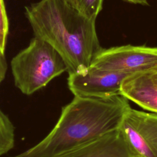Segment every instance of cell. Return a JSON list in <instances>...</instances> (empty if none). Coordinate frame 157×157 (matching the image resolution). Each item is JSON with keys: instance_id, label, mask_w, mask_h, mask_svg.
Wrapping results in <instances>:
<instances>
[{"instance_id": "6", "label": "cell", "mask_w": 157, "mask_h": 157, "mask_svg": "<svg viewBox=\"0 0 157 157\" xmlns=\"http://www.w3.org/2000/svg\"><path fill=\"white\" fill-rule=\"evenodd\" d=\"M131 75L89 67L83 73L69 75L67 85L74 96L107 98L120 94L123 81Z\"/></svg>"}, {"instance_id": "10", "label": "cell", "mask_w": 157, "mask_h": 157, "mask_svg": "<svg viewBox=\"0 0 157 157\" xmlns=\"http://www.w3.org/2000/svg\"><path fill=\"white\" fill-rule=\"evenodd\" d=\"M76 9L89 19L96 20L102 9L103 0H75Z\"/></svg>"}, {"instance_id": "9", "label": "cell", "mask_w": 157, "mask_h": 157, "mask_svg": "<svg viewBox=\"0 0 157 157\" xmlns=\"http://www.w3.org/2000/svg\"><path fill=\"white\" fill-rule=\"evenodd\" d=\"M15 144V128L0 109V156L12 150Z\"/></svg>"}, {"instance_id": "4", "label": "cell", "mask_w": 157, "mask_h": 157, "mask_svg": "<svg viewBox=\"0 0 157 157\" xmlns=\"http://www.w3.org/2000/svg\"><path fill=\"white\" fill-rule=\"evenodd\" d=\"M89 67L132 74L154 70L157 69V47L125 45L102 48Z\"/></svg>"}, {"instance_id": "11", "label": "cell", "mask_w": 157, "mask_h": 157, "mask_svg": "<svg viewBox=\"0 0 157 157\" xmlns=\"http://www.w3.org/2000/svg\"><path fill=\"white\" fill-rule=\"evenodd\" d=\"M9 33V21L4 0H0V48L5 51Z\"/></svg>"}, {"instance_id": "13", "label": "cell", "mask_w": 157, "mask_h": 157, "mask_svg": "<svg viewBox=\"0 0 157 157\" xmlns=\"http://www.w3.org/2000/svg\"><path fill=\"white\" fill-rule=\"evenodd\" d=\"M127 2L134 4H140L142 6H147L148 5V2L147 0H123Z\"/></svg>"}, {"instance_id": "8", "label": "cell", "mask_w": 157, "mask_h": 157, "mask_svg": "<svg viewBox=\"0 0 157 157\" xmlns=\"http://www.w3.org/2000/svg\"><path fill=\"white\" fill-rule=\"evenodd\" d=\"M120 94L142 108L157 113V72L155 69L126 77L121 83Z\"/></svg>"}, {"instance_id": "14", "label": "cell", "mask_w": 157, "mask_h": 157, "mask_svg": "<svg viewBox=\"0 0 157 157\" xmlns=\"http://www.w3.org/2000/svg\"><path fill=\"white\" fill-rule=\"evenodd\" d=\"M66 1H67L69 4H70L71 6H72L73 7L76 8V2H75V0H65Z\"/></svg>"}, {"instance_id": "15", "label": "cell", "mask_w": 157, "mask_h": 157, "mask_svg": "<svg viewBox=\"0 0 157 157\" xmlns=\"http://www.w3.org/2000/svg\"><path fill=\"white\" fill-rule=\"evenodd\" d=\"M155 71H156V72H157V69H155Z\"/></svg>"}, {"instance_id": "3", "label": "cell", "mask_w": 157, "mask_h": 157, "mask_svg": "<svg viewBox=\"0 0 157 157\" xmlns=\"http://www.w3.org/2000/svg\"><path fill=\"white\" fill-rule=\"evenodd\" d=\"M10 67L15 86L26 95L34 93L67 72L66 64L58 52L36 37L12 59Z\"/></svg>"}, {"instance_id": "7", "label": "cell", "mask_w": 157, "mask_h": 157, "mask_svg": "<svg viewBox=\"0 0 157 157\" xmlns=\"http://www.w3.org/2000/svg\"><path fill=\"white\" fill-rule=\"evenodd\" d=\"M53 157H134L118 129Z\"/></svg>"}, {"instance_id": "5", "label": "cell", "mask_w": 157, "mask_h": 157, "mask_svg": "<svg viewBox=\"0 0 157 157\" xmlns=\"http://www.w3.org/2000/svg\"><path fill=\"white\" fill-rule=\"evenodd\" d=\"M119 129L134 157H157V113L132 109L125 112Z\"/></svg>"}, {"instance_id": "1", "label": "cell", "mask_w": 157, "mask_h": 157, "mask_svg": "<svg viewBox=\"0 0 157 157\" xmlns=\"http://www.w3.org/2000/svg\"><path fill=\"white\" fill-rule=\"evenodd\" d=\"M25 15L34 37L49 44L63 58L68 75L86 72L102 48L96 20L65 0H40L25 7Z\"/></svg>"}, {"instance_id": "2", "label": "cell", "mask_w": 157, "mask_h": 157, "mask_svg": "<svg viewBox=\"0 0 157 157\" xmlns=\"http://www.w3.org/2000/svg\"><path fill=\"white\" fill-rule=\"evenodd\" d=\"M121 94L74 96L62 108L52 131L33 147L12 157H53L119 128L130 107Z\"/></svg>"}, {"instance_id": "12", "label": "cell", "mask_w": 157, "mask_h": 157, "mask_svg": "<svg viewBox=\"0 0 157 157\" xmlns=\"http://www.w3.org/2000/svg\"><path fill=\"white\" fill-rule=\"evenodd\" d=\"M7 70V64L4 55V51L0 48V85L4 80Z\"/></svg>"}]
</instances>
